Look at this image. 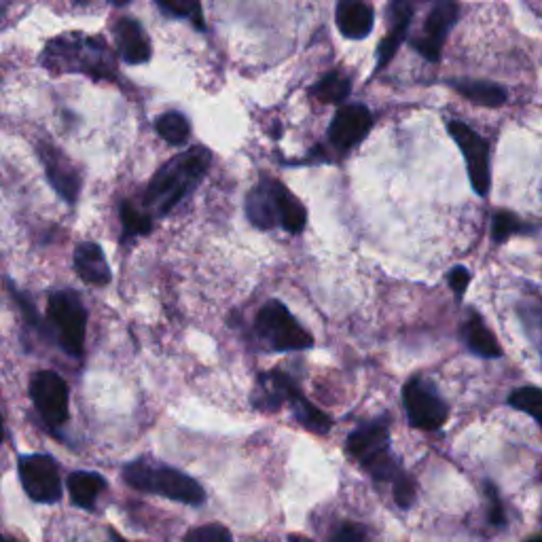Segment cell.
<instances>
[{"label":"cell","instance_id":"1","mask_svg":"<svg viewBox=\"0 0 542 542\" xmlns=\"http://www.w3.org/2000/svg\"><path fill=\"white\" fill-rule=\"evenodd\" d=\"M212 164V153L206 147H191L187 153L172 157L161 166L144 193V208L164 216L185 200L202 183Z\"/></svg>","mask_w":542,"mask_h":542},{"label":"cell","instance_id":"2","mask_svg":"<svg viewBox=\"0 0 542 542\" xmlns=\"http://www.w3.org/2000/svg\"><path fill=\"white\" fill-rule=\"evenodd\" d=\"M123 481L138 492L189 504V507H202L206 502V492L200 483L153 458H138L125 464Z\"/></svg>","mask_w":542,"mask_h":542},{"label":"cell","instance_id":"3","mask_svg":"<svg viewBox=\"0 0 542 542\" xmlns=\"http://www.w3.org/2000/svg\"><path fill=\"white\" fill-rule=\"evenodd\" d=\"M348 456L360 464L363 471L375 481L392 483L403 471L396 464L390 449V418L371 420L350 432Z\"/></svg>","mask_w":542,"mask_h":542},{"label":"cell","instance_id":"4","mask_svg":"<svg viewBox=\"0 0 542 542\" xmlns=\"http://www.w3.org/2000/svg\"><path fill=\"white\" fill-rule=\"evenodd\" d=\"M49 331L58 346L72 358H81L87 335V310L79 295L72 291H56L49 295L47 305Z\"/></svg>","mask_w":542,"mask_h":542},{"label":"cell","instance_id":"5","mask_svg":"<svg viewBox=\"0 0 542 542\" xmlns=\"http://www.w3.org/2000/svg\"><path fill=\"white\" fill-rule=\"evenodd\" d=\"M255 331L276 352H301L314 346L312 333L303 329L278 299H271L261 307L255 320Z\"/></svg>","mask_w":542,"mask_h":542},{"label":"cell","instance_id":"6","mask_svg":"<svg viewBox=\"0 0 542 542\" xmlns=\"http://www.w3.org/2000/svg\"><path fill=\"white\" fill-rule=\"evenodd\" d=\"M403 405L409 424L426 432L443 428L449 418V407L443 396L424 377H411L405 384Z\"/></svg>","mask_w":542,"mask_h":542},{"label":"cell","instance_id":"7","mask_svg":"<svg viewBox=\"0 0 542 542\" xmlns=\"http://www.w3.org/2000/svg\"><path fill=\"white\" fill-rule=\"evenodd\" d=\"M30 399L47 426L60 428L70 420V390L60 373L36 371L30 377Z\"/></svg>","mask_w":542,"mask_h":542},{"label":"cell","instance_id":"8","mask_svg":"<svg viewBox=\"0 0 542 542\" xmlns=\"http://www.w3.org/2000/svg\"><path fill=\"white\" fill-rule=\"evenodd\" d=\"M45 60L49 68H62V70H72L77 64L79 72H87L92 77H102V79H111L113 77V62H111V53H108L104 41H85V45L75 47L68 43L56 41L49 45Z\"/></svg>","mask_w":542,"mask_h":542},{"label":"cell","instance_id":"9","mask_svg":"<svg viewBox=\"0 0 542 542\" xmlns=\"http://www.w3.org/2000/svg\"><path fill=\"white\" fill-rule=\"evenodd\" d=\"M17 473L30 500L51 504L62 498V477L56 458L49 454H26L17 458Z\"/></svg>","mask_w":542,"mask_h":542},{"label":"cell","instance_id":"10","mask_svg":"<svg viewBox=\"0 0 542 542\" xmlns=\"http://www.w3.org/2000/svg\"><path fill=\"white\" fill-rule=\"evenodd\" d=\"M447 130L454 138V142L464 153L466 166H468V178L477 195H487L492 185V172H490V144L477 134L473 128H468L462 121H449Z\"/></svg>","mask_w":542,"mask_h":542},{"label":"cell","instance_id":"11","mask_svg":"<svg viewBox=\"0 0 542 542\" xmlns=\"http://www.w3.org/2000/svg\"><path fill=\"white\" fill-rule=\"evenodd\" d=\"M456 22H458L456 0H437L435 7H432V11L426 17L422 34L418 39H413L411 45L428 62H439L447 34Z\"/></svg>","mask_w":542,"mask_h":542},{"label":"cell","instance_id":"12","mask_svg":"<svg viewBox=\"0 0 542 542\" xmlns=\"http://www.w3.org/2000/svg\"><path fill=\"white\" fill-rule=\"evenodd\" d=\"M371 128L373 115L365 104H346L339 108L329 125V140L337 151L348 153L365 140Z\"/></svg>","mask_w":542,"mask_h":542},{"label":"cell","instance_id":"13","mask_svg":"<svg viewBox=\"0 0 542 542\" xmlns=\"http://www.w3.org/2000/svg\"><path fill=\"white\" fill-rule=\"evenodd\" d=\"M39 155L45 166L47 180L51 187L58 191L64 202L75 204L79 200V191H81V174L79 170L72 166V161L60 151L53 147V144H45V147H39Z\"/></svg>","mask_w":542,"mask_h":542},{"label":"cell","instance_id":"14","mask_svg":"<svg viewBox=\"0 0 542 542\" xmlns=\"http://www.w3.org/2000/svg\"><path fill=\"white\" fill-rule=\"evenodd\" d=\"M280 180L274 176H261L259 185L252 187L246 197V216L257 229H274L280 225Z\"/></svg>","mask_w":542,"mask_h":542},{"label":"cell","instance_id":"15","mask_svg":"<svg viewBox=\"0 0 542 542\" xmlns=\"http://www.w3.org/2000/svg\"><path fill=\"white\" fill-rule=\"evenodd\" d=\"M295 394H299V388L291 375L282 373L280 369L267 371L259 375L257 390L252 392V407L263 411H278L282 405L291 403Z\"/></svg>","mask_w":542,"mask_h":542},{"label":"cell","instance_id":"16","mask_svg":"<svg viewBox=\"0 0 542 542\" xmlns=\"http://www.w3.org/2000/svg\"><path fill=\"white\" fill-rule=\"evenodd\" d=\"M388 17H390V34L382 41L377 49V66L375 72L384 70L390 60L396 56V51L403 45L411 17H413V5L407 3V0H390L388 5Z\"/></svg>","mask_w":542,"mask_h":542},{"label":"cell","instance_id":"17","mask_svg":"<svg viewBox=\"0 0 542 542\" xmlns=\"http://www.w3.org/2000/svg\"><path fill=\"white\" fill-rule=\"evenodd\" d=\"M335 22L346 39L363 41L373 30L375 15L365 0H337Z\"/></svg>","mask_w":542,"mask_h":542},{"label":"cell","instance_id":"18","mask_svg":"<svg viewBox=\"0 0 542 542\" xmlns=\"http://www.w3.org/2000/svg\"><path fill=\"white\" fill-rule=\"evenodd\" d=\"M115 36H117L119 56L123 62L144 64L151 60L149 36L136 20H132V17H123V20L117 22Z\"/></svg>","mask_w":542,"mask_h":542},{"label":"cell","instance_id":"19","mask_svg":"<svg viewBox=\"0 0 542 542\" xmlns=\"http://www.w3.org/2000/svg\"><path fill=\"white\" fill-rule=\"evenodd\" d=\"M75 269L79 278L89 286H106L113 278L104 250L94 242H83L75 248Z\"/></svg>","mask_w":542,"mask_h":542},{"label":"cell","instance_id":"20","mask_svg":"<svg viewBox=\"0 0 542 542\" xmlns=\"http://www.w3.org/2000/svg\"><path fill=\"white\" fill-rule=\"evenodd\" d=\"M66 485H68V494H70L72 504L85 511L96 509V500L108 487L106 479L92 471H75L72 475H68Z\"/></svg>","mask_w":542,"mask_h":542},{"label":"cell","instance_id":"21","mask_svg":"<svg viewBox=\"0 0 542 542\" xmlns=\"http://www.w3.org/2000/svg\"><path fill=\"white\" fill-rule=\"evenodd\" d=\"M449 85L454 87L460 96H464L466 100H471L473 104H479V106L498 108L507 102V92H504V87L490 81L456 79V81H449Z\"/></svg>","mask_w":542,"mask_h":542},{"label":"cell","instance_id":"22","mask_svg":"<svg viewBox=\"0 0 542 542\" xmlns=\"http://www.w3.org/2000/svg\"><path fill=\"white\" fill-rule=\"evenodd\" d=\"M464 341L471 352L483 358H498L502 354V348L498 346V341L494 333L485 327L483 318L477 312H471L466 324H464Z\"/></svg>","mask_w":542,"mask_h":542},{"label":"cell","instance_id":"23","mask_svg":"<svg viewBox=\"0 0 542 542\" xmlns=\"http://www.w3.org/2000/svg\"><path fill=\"white\" fill-rule=\"evenodd\" d=\"M352 92V81L341 70H331L324 75L312 89L310 94L322 104H341Z\"/></svg>","mask_w":542,"mask_h":542},{"label":"cell","instance_id":"24","mask_svg":"<svg viewBox=\"0 0 542 542\" xmlns=\"http://www.w3.org/2000/svg\"><path fill=\"white\" fill-rule=\"evenodd\" d=\"M278 200H280V227L297 236V233H301L307 225V210L282 183L278 187Z\"/></svg>","mask_w":542,"mask_h":542},{"label":"cell","instance_id":"25","mask_svg":"<svg viewBox=\"0 0 542 542\" xmlns=\"http://www.w3.org/2000/svg\"><path fill=\"white\" fill-rule=\"evenodd\" d=\"M155 130L168 144H172V147H183L191 136V123L183 113L170 111L157 117Z\"/></svg>","mask_w":542,"mask_h":542},{"label":"cell","instance_id":"26","mask_svg":"<svg viewBox=\"0 0 542 542\" xmlns=\"http://www.w3.org/2000/svg\"><path fill=\"white\" fill-rule=\"evenodd\" d=\"M161 13L174 20H189L197 30H206L204 9L200 0H155Z\"/></svg>","mask_w":542,"mask_h":542},{"label":"cell","instance_id":"27","mask_svg":"<svg viewBox=\"0 0 542 542\" xmlns=\"http://www.w3.org/2000/svg\"><path fill=\"white\" fill-rule=\"evenodd\" d=\"M121 225L123 233L121 240H132L138 236H147L153 229V216L140 212L132 202H123L121 204Z\"/></svg>","mask_w":542,"mask_h":542},{"label":"cell","instance_id":"28","mask_svg":"<svg viewBox=\"0 0 542 542\" xmlns=\"http://www.w3.org/2000/svg\"><path fill=\"white\" fill-rule=\"evenodd\" d=\"M509 405L517 411L528 413L530 418L538 420L542 424V388H519L509 396Z\"/></svg>","mask_w":542,"mask_h":542},{"label":"cell","instance_id":"29","mask_svg":"<svg viewBox=\"0 0 542 542\" xmlns=\"http://www.w3.org/2000/svg\"><path fill=\"white\" fill-rule=\"evenodd\" d=\"M521 231H528V227L523 225V221L519 219L517 214L513 212H507V210H500L494 214V223H492V238L494 242H507L513 233H521Z\"/></svg>","mask_w":542,"mask_h":542},{"label":"cell","instance_id":"30","mask_svg":"<svg viewBox=\"0 0 542 542\" xmlns=\"http://www.w3.org/2000/svg\"><path fill=\"white\" fill-rule=\"evenodd\" d=\"M7 284H9V293L13 295V299H15V303L17 305H20V312H22V316H24V320L30 324V327L32 329H36V331H41V333H45L47 331V327H45V322L41 320V316H39V312H36V307L32 305V301L26 297V295H22L20 291H17V288L7 280Z\"/></svg>","mask_w":542,"mask_h":542},{"label":"cell","instance_id":"31","mask_svg":"<svg viewBox=\"0 0 542 542\" xmlns=\"http://www.w3.org/2000/svg\"><path fill=\"white\" fill-rule=\"evenodd\" d=\"M392 494L401 509H411L415 502V481L407 473H401L392 481Z\"/></svg>","mask_w":542,"mask_h":542},{"label":"cell","instance_id":"32","mask_svg":"<svg viewBox=\"0 0 542 542\" xmlns=\"http://www.w3.org/2000/svg\"><path fill=\"white\" fill-rule=\"evenodd\" d=\"M485 494H487V502H490V511H487V519H490L492 526L502 528L504 523H507V517H504V507L500 494L496 490V485L492 481H485Z\"/></svg>","mask_w":542,"mask_h":542},{"label":"cell","instance_id":"33","mask_svg":"<svg viewBox=\"0 0 542 542\" xmlns=\"http://www.w3.org/2000/svg\"><path fill=\"white\" fill-rule=\"evenodd\" d=\"M185 540H197V542H221V540H231V532L225 526H219V523H210V526L195 528L185 534Z\"/></svg>","mask_w":542,"mask_h":542},{"label":"cell","instance_id":"34","mask_svg":"<svg viewBox=\"0 0 542 542\" xmlns=\"http://www.w3.org/2000/svg\"><path fill=\"white\" fill-rule=\"evenodd\" d=\"M369 534L363 526H358V523H343V526H339L333 534H331V540L335 542H343V540H354V542H360L365 540Z\"/></svg>","mask_w":542,"mask_h":542},{"label":"cell","instance_id":"35","mask_svg":"<svg viewBox=\"0 0 542 542\" xmlns=\"http://www.w3.org/2000/svg\"><path fill=\"white\" fill-rule=\"evenodd\" d=\"M468 284H471V271H468L466 267L458 265L449 271V286L454 288V293L458 299L464 297Z\"/></svg>","mask_w":542,"mask_h":542},{"label":"cell","instance_id":"36","mask_svg":"<svg viewBox=\"0 0 542 542\" xmlns=\"http://www.w3.org/2000/svg\"><path fill=\"white\" fill-rule=\"evenodd\" d=\"M108 3H111V5H128L130 3V0H108Z\"/></svg>","mask_w":542,"mask_h":542},{"label":"cell","instance_id":"37","mask_svg":"<svg viewBox=\"0 0 542 542\" xmlns=\"http://www.w3.org/2000/svg\"><path fill=\"white\" fill-rule=\"evenodd\" d=\"M407 3H411V5H413V3H420V0H407Z\"/></svg>","mask_w":542,"mask_h":542},{"label":"cell","instance_id":"38","mask_svg":"<svg viewBox=\"0 0 542 542\" xmlns=\"http://www.w3.org/2000/svg\"><path fill=\"white\" fill-rule=\"evenodd\" d=\"M75 3H87V0H75Z\"/></svg>","mask_w":542,"mask_h":542}]
</instances>
